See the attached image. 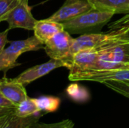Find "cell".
I'll list each match as a JSON object with an SVG mask.
<instances>
[{"label": "cell", "mask_w": 129, "mask_h": 128, "mask_svg": "<svg viewBox=\"0 0 129 128\" xmlns=\"http://www.w3.org/2000/svg\"><path fill=\"white\" fill-rule=\"evenodd\" d=\"M66 91L67 95L76 102H86L90 98V94L88 90L78 84H72L69 85L67 88Z\"/></svg>", "instance_id": "obj_17"}, {"label": "cell", "mask_w": 129, "mask_h": 128, "mask_svg": "<svg viewBox=\"0 0 129 128\" xmlns=\"http://www.w3.org/2000/svg\"><path fill=\"white\" fill-rule=\"evenodd\" d=\"M39 112H41L39 110L33 98L29 97H27L26 100L20 103L17 106H16L15 109L16 115L21 118L29 117Z\"/></svg>", "instance_id": "obj_16"}, {"label": "cell", "mask_w": 129, "mask_h": 128, "mask_svg": "<svg viewBox=\"0 0 129 128\" xmlns=\"http://www.w3.org/2000/svg\"><path fill=\"white\" fill-rule=\"evenodd\" d=\"M20 0H0V23L5 20L8 14L20 2Z\"/></svg>", "instance_id": "obj_19"}, {"label": "cell", "mask_w": 129, "mask_h": 128, "mask_svg": "<svg viewBox=\"0 0 129 128\" xmlns=\"http://www.w3.org/2000/svg\"><path fill=\"white\" fill-rule=\"evenodd\" d=\"M70 81H88L103 84L107 81H118L129 82V69L115 70H87L75 74H70Z\"/></svg>", "instance_id": "obj_3"}, {"label": "cell", "mask_w": 129, "mask_h": 128, "mask_svg": "<svg viewBox=\"0 0 129 128\" xmlns=\"http://www.w3.org/2000/svg\"><path fill=\"white\" fill-rule=\"evenodd\" d=\"M99 58V49H83L75 53L69 63L70 74L91 70Z\"/></svg>", "instance_id": "obj_8"}, {"label": "cell", "mask_w": 129, "mask_h": 128, "mask_svg": "<svg viewBox=\"0 0 129 128\" xmlns=\"http://www.w3.org/2000/svg\"><path fill=\"white\" fill-rule=\"evenodd\" d=\"M73 126L74 124L70 120H64L54 124H39L37 121L27 128H73Z\"/></svg>", "instance_id": "obj_20"}, {"label": "cell", "mask_w": 129, "mask_h": 128, "mask_svg": "<svg viewBox=\"0 0 129 128\" xmlns=\"http://www.w3.org/2000/svg\"><path fill=\"white\" fill-rule=\"evenodd\" d=\"M92 8L115 14H129V0H88Z\"/></svg>", "instance_id": "obj_13"}, {"label": "cell", "mask_w": 129, "mask_h": 128, "mask_svg": "<svg viewBox=\"0 0 129 128\" xmlns=\"http://www.w3.org/2000/svg\"><path fill=\"white\" fill-rule=\"evenodd\" d=\"M118 44H119V43H118ZM121 45H122V46L124 47V48H125V50L127 54L128 55L129 57V43H123V44H121Z\"/></svg>", "instance_id": "obj_23"}, {"label": "cell", "mask_w": 129, "mask_h": 128, "mask_svg": "<svg viewBox=\"0 0 129 128\" xmlns=\"http://www.w3.org/2000/svg\"><path fill=\"white\" fill-rule=\"evenodd\" d=\"M64 30L62 23L51 20L48 18L36 20L33 32L34 35L43 44L52 38L57 32Z\"/></svg>", "instance_id": "obj_12"}, {"label": "cell", "mask_w": 129, "mask_h": 128, "mask_svg": "<svg viewBox=\"0 0 129 128\" xmlns=\"http://www.w3.org/2000/svg\"><path fill=\"white\" fill-rule=\"evenodd\" d=\"M73 41L74 38L66 30H62L44 44V49L51 59L66 61L70 57Z\"/></svg>", "instance_id": "obj_4"}, {"label": "cell", "mask_w": 129, "mask_h": 128, "mask_svg": "<svg viewBox=\"0 0 129 128\" xmlns=\"http://www.w3.org/2000/svg\"><path fill=\"white\" fill-rule=\"evenodd\" d=\"M15 107H12L0 112V128H27L39 121L42 115H33L29 117L21 118L16 115Z\"/></svg>", "instance_id": "obj_10"}, {"label": "cell", "mask_w": 129, "mask_h": 128, "mask_svg": "<svg viewBox=\"0 0 129 128\" xmlns=\"http://www.w3.org/2000/svg\"><path fill=\"white\" fill-rule=\"evenodd\" d=\"M92 8L88 0H66L61 8L48 19L63 23Z\"/></svg>", "instance_id": "obj_9"}, {"label": "cell", "mask_w": 129, "mask_h": 128, "mask_svg": "<svg viewBox=\"0 0 129 128\" xmlns=\"http://www.w3.org/2000/svg\"><path fill=\"white\" fill-rule=\"evenodd\" d=\"M0 92L15 106L29 97L25 86L17 82L15 78L9 79L5 75L0 79Z\"/></svg>", "instance_id": "obj_11"}, {"label": "cell", "mask_w": 129, "mask_h": 128, "mask_svg": "<svg viewBox=\"0 0 129 128\" xmlns=\"http://www.w3.org/2000/svg\"><path fill=\"white\" fill-rule=\"evenodd\" d=\"M128 17H129V14H128Z\"/></svg>", "instance_id": "obj_24"}, {"label": "cell", "mask_w": 129, "mask_h": 128, "mask_svg": "<svg viewBox=\"0 0 129 128\" xmlns=\"http://www.w3.org/2000/svg\"><path fill=\"white\" fill-rule=\"evenodd\" d=\"M113 43H115V38L109 33H89L81 35L79 37L74 38L73 44L70 49V57L64 61L67 64V68L68 69L69 67V63L72 56L77 51L83 49H100Z\"/></svg>", "instance_id": "obj_5"}, {"label": "cell", "mask_w": 129, "mask_h": 128, "mask_svg": "<svg viewBox=\"0 0 129 128\" xmlns=\"http://www.w3.org/2000/svg\"><path fill=\"white\" fill-rule=\"evenodd\" d=\"M33 100L42 112H54L57 110L60 104V100L53 96H42Z\"/></svg>", "instance_id": "obj_15"}, {"label": "cell", "mask_w": 129, "mask_h": 128, "mask_svg": "<svg viewBox=\"0 0 129 128\" xmlns=\"http://www.w3.org/2000/svg\"><path fill=\"white\" fill-rule=\"evenodd\" d=\"M9 29H7L3 32H0V54L1 52L4 50L5 46L7 43H10L8 40V33Z\"/></svg>", "instance_id": "obj_22"}, {"label": "cell", "mask_w": 129, "mask_h": 128, "mask_svg": "<svg viewBox=\"0 0 129 128\" xmlns=\"http://www.w3.org/2000/svg\"><path fill=\"white\" fill-rule=\"evenodd\" d=\"M106 87L129 98V82L118 81H107L103 83Z\"/></svg>", "instance_id": "obj_18"}, {"label": "cell", "mask_w": 129, "mask_h": 128, "mask_svg": "<svg viewBox=\"0 0 129 128\" xmlns=\"http://www.w3.org/2000/svg\"><path fill=\"white\" fill-rule=\"evenodd\" d=\"M16 106L14 105L10 100H8L1 92H0V112L12 108V107H15Z\"/></svg>", "instance_id": "obj_21"}, {"label": "cell", "mask_w": 129, "mask_h": 128, "mask_svg": "<svg viewBox=\"0 0 129 128\" xmlns=\"http://www.w3.org/2000/svg\"><path fill=\"white\" fill-rule=\"evenodd\" d=\"M60 67L67 68V64L63 60L51 59L45 63L39 64L26 69L15 78V80L23 86H26L39 78L48 75L54 69Z\"/></svg>", "instance_id": "obj_7"}, {"label": "cell", "mask_w": 129, "mask_h": 128, "mask_svg": "<svg viewBox=\"0 0 129 128\" xmlns=\"http://www.w3.org/2000/svg\"><path fill=\"white\" fill-rule=\"evenodd\" d=\"M42 48H44V44L35 35L24 40L11 41L9 46L4 48L0 54V71H2L5 75L8 70L20 65L17 60L22 54Z\"/></svg>", "instance_id": "obj_2"}, {"label": "cell", "mask_w": 129, "mask_h": 128, "mask_svg": "<svg viewBox=\"0 0 129 128\" xmlns=\"http://www.w3.org/2000/svg\"><path fill=\"white\" fill-rule=\"evenodd\" d=\"M114 14L91 8L79 16L63 22L64 30L70 34H89L100 30L107 24Z\"/></svg>", "instance_id": "obj_1"}, {"label": "cell", "mask_w": 129, "mask_h": 128, "mask_svg": "<svg viewBox=\"0 0 129 128\" xmlns=\"http://www.w3.org/2000/svg\"><path fill=\"white\" fill-rule=\"evenodd\" d=\"M5 21L8 23L9 30L21 28L33 31L36 20L32 14L29 0H20L19 4L8 14Z\"/></svg>", "instance_id": "obj_6"}, {"label": "cell", "mask_w": 129, "mask_h": 128, "mask_svg": "<svg viewBox=\"0 0 129 128\" xmlns=\"http://www.w3.org/2000/svg\"><path fill=\"white\" fill-rule=\"evenodd\" d=\"M115 38V43H129V17L126 16L119 21L114 23L108 32Z\"/></svg>", "instance_id": "obj_14"}]
</instances>
